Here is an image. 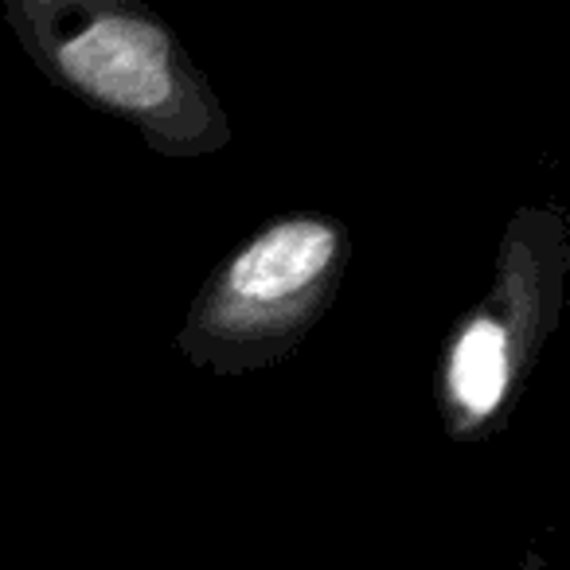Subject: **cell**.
I'll use <instances>...</instances> for the list:
<instances>
[{"mask_svg":"<svg viewBox=\"0 0 570 570\" xmlns=\"http://www.w3.org/2000/svg\"><path fill=\"white\" fill-rule=\"evenodd\" d=\"M352 262V230L328 212H285L223 254L191 297L176 352L212 375H258L297 356Z\"/></svg>","mask_w":570,"mask_h":570,"instance_id":"3","label":"cell"},{"mask_svg":"<svg viewBox=\"0 0 570 570\" xmlns=\"http://www.w3.org/2000/svg\"><path fill=\"white\" fill-rule=\"evenodd\" d=\"M492 570H554V562L543 554V547H528L520 554V562H508V567H492Z\"/></svg>","mask_w":570,"mask_h":570,"instance_id":"4","label":"cell"},{"mask_svg":"<svg viewBox=\"0 0 570 570\" xmlns=\"http://www.w3.org/2000/svg\"><path fill=\"white\" fill-rule=\"evenodd\" d=\"M4 24L36 71L134 126L153 157H215L235 141L204 67L137 0H4Z\"/></svg>","mask_w":570,"mask_h":570,"instance_id":"1","label":"cell"},{"mask_svg":"<svg viewBox=\"0 0 570 570\" xmlns=\"http://www.w3.org/2000/svg\"><path fill=\"white\" fill-rule=\"evenodd\" d=\"M570 212L554 199L520 204L497 243L484 297L445 333L434 403L445 438L489 442L520 406L567 309Z\"/></svg>","mask_w":570,"mask_h":570,"instance_id":"2","label":"cell"}]
</instances>
